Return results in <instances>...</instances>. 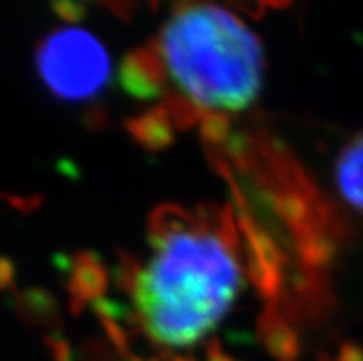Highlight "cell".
I'll return each mask as SVG.
<instances>
[{
    "instance_id": "3957f363",
    "label": "cell",
    "mask_w": 363,
    "mask_h": 361,
    "mask_svg": "<svg viewBox=\"0 0 363 361\" xmlns=\"http://www.w3.org/2000/svg\"><path fill=\"white\" fill-rule=\"evenodd\" d=\"M43 85L61 101L82 104L109 85L113 65L106 45L91 30L63 26L46 33L35 52Z\"/></svg>"
},
{
    "instance_id": "7a4b0ae2",
    "label": "cell",
    "mask_w": 363,
    "mask_h": 361,
    "mask_svg": "<svg viewBox=\"0 0 363 361\" xmlns=\"http://www.w3.org/2000/svg\"><path fill=\"white\" fill-rule=\"evenodd\" d=\"M162 65L194 106L242 111L257 100L264 54L257 33L214 4L183 6L162 26Z\"/></svg>"
},
{
    "instance_id": "6da1fadb",
    "label": "cell",
    "mask_w": 363,
    "mask_h": 361,
    "mask_svg": "<svg viewBox=\"0 0 363 361\" xmlns=\"http://www.w3.org/2000/svg\"><path fill=\"white\" fill-rule=\"evenodd\" d=\"M242 288L233 247L201 223L159 225L153 252L135 280L146 334L166 347H192L220 325Z\"/></svg>"
},
{
    "instance_id": "277c9868",
    "label": "cell",
    "mask_w": 363,
    "mask_h": 361,
    "mask_svg": "<svg viewBox=\"0 0 363 361\" xmlns=\"http://www.w3.org/2000/svg\"><path fill=\"white\" fill-rule=\"evenodd\" d=\"M334 177L340 196L363 214V129L340 151Z\"/></svg>"
},
{
    "instance_id": "5b68a950",
    "label": "cell",
    "mask_w": 363,
    "mask_h": 361,
    "mask_svg": "<svg viewBox=\"0 0 363 361\" xmlns=\"http://www.w3.org/2000/svg\"><path fill=\"white\" fill-rule=\"evenodd\" d=\"M340 361H363V348L354 343L343 345L340 354Z\"/></svg>"
}]
</instances>
